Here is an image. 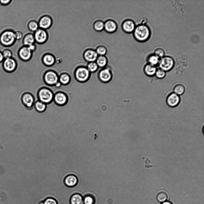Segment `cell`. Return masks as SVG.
<instances>
[{
	"label": "cell",
	"mask_w": 204,
	"mask_h": 204,
	"mask_svg": "<svg viewBox=\"0 0 204 204\" xmlns=\"http://www.w3.org/2000/svg\"><path fill=\"white\" fill-rule=\"evenodd\" d=\"M133 33L135 38L137 41L143 42L147 40L149 38L150 31L147 26L141 24L135 27Z\"/></svg>",
	"instance_id": "cell-1"
},
{
	"label": "cell",
	"mask_w": 204,
	"mask_h": 204,
	"mask_svg": "<svg viewBox=\"0 0 204 204\" xmlns=\"http://www.w3.org/2000/svg\"><path fill=\"white\" fill-rule=\"evenodd\" d=\"M16 40L15 32L12 30H6L0 35V43L5 47H10L13 45Z\"/></svg>",
	"instance_id": "cell-2"
},
{
	"label": "cell",
	"mask_w": 204,
	"mask_h": 204,
	"mask_svg": "<svg viewBox=\"0 0 204 204\" xmlns=\"http://www.w3.org/2000/svg\"><path fill=\"white\" fill-rule=\"evenodd\" d=\"M74 75L75 79L77 81L83 83L89 79L91 76V73L86 67L80 66L78 67L76 69Z\"/></svg>",
	"instance_id": "cell-3"
},
{
	"label": "cell",
	"mask_w": 204,
	"mask_h": 204,
	"mask_svg": "<svg viewBox=\"0 0 204 204\" xmlns=\"http://www.w3.org/2000/svg\"><path fill=\"white\" fill-rule=\"evenodd\" d=\"M54 96L53 92L46 88L41 89L38 93L39 100L45 104L50 103L53 100Z\"/></svg>",
	"instance_id": "cell-4"
},
{
	"label": "cell",
	"mask_w": 204,
	"mask_h": 204,
	"mask_svg": "<svg viewBox=\"0 0 204 204\" xmlns=\"http://www.w3.org/2000/svg\"><path fill=\"white\" fill-rule=\"evenodd\" d=\"M173 59L169 56H164L159 61V68L166 72L171 70L174 65Z\"/></svg>",
	"instance_id": "cell-5"
},
{
	"label": "cell",
	"mask_w": 204,
	"mask_h": 204,
	"mask_svg": "<svg viewBox=\"0 0 204 204\" xmlns=\"http://www.w3.org/2000/svg\"><path fill=\"white\" fill-rule=\"evenodd\" d=\"M35 42L39 44H42L46 42L48 38V34L46 30L39 28L33 34Z\"/></svg>",
	"instance_id": "cell-6"
},
{
	"label": "cell",
	"mask_w": 204,
	"mask_h": 204,
	"mask_svg": "<svg viewBox=\"0 0 204 204\" xmlns=\"http://www.w3.org/2000/svg\"><path fill=\"white\" fill-rule=\"evenodd\" d=\"M44 80L47 85H53L59 82V77L55 72L50 70L47 71L45 73Z\"/></svg>",
	"instance_id": "cell-7"
},
{
	"label": "cell",
	"mask_w": 204,
	"mask_h": 204,
	"mask_svg": "<svg viewBox=\"0 0 204 204\" xmlns=\"http://www.w3.org/2000/svg\"><path fill=\"white\" fill-rule=\"evenodd\" d=\"M99 80L103 83H108L111 81L112 78V74L111 70L107 68H104L101 70L98 74Z\"/></svg>",
	"instance_id": "cell-8"
},
{
	"label": "cell",
	"mask_w": 204,
	"mask_h": 204,
	"mask_svg": "<svg viewBox=\"0 0 204 204\" xmlns=\"http://www.w3.org/2000/svg\"><path fill=\"white\" fill-rule=\"evenodd\" d=\"M33 52L27 46H23L20 48L18 53L19 58L24 61L30 60L32 56Z\"/></svg>",
	"instance_id": "cell-9"
},
{
	"label": "cell",
	"mask_w": 204,
	"mask_h": 204,
	"mask_svg": "<svg viewBox=\"0 0 204 204\" xmlns=\"http://www.w3.org/2000/svg\"><path fill=\"white\" fill-rule=\"evenodd\" d=\"M4 70L8 72H12L16 68L17 63L16 60L12 57L5 59L3 62Z\"/></svg>",
	"instance_id": "cell-10"
},
{
	"label": "cell",
	"mask_w": 204,
	"mask_h": 204,
	"mask_svg": "<svg viewBox=\"0 0 204 204\" xmlns=\"http://www.w3.org/2000/svg\"><path fill=\"white\" fill-rule=\"evenodd\" d=\"M53 19L50 16H44L39 19L38 23L40 28L46 30L50 28L53 24Z\"/></svg>",
	"instance_id": "cell-11"
},
{
	"label": "cell",
	"mask_w": 204,
	"mask_h": 204,
	"mask_svg": "<svg viewBox=\"0 0 204 204\" xmlns=\"http://www.w3.org/2000/svg\"><path fill=\"white\" fill-rule=\"evenodd\" d=\"M180 101V96L174 92L169 94L167 97L166 102L167 104L171 107L177 106Z\"/></svg>",
	"instance_id": "cell-12"
},
{
	"label": "cell",
	"mask_w": 204,
	"mask_h": 204,
	"mask_svg": "<svg viewBox=\"0 0 204 204\" xmlns=\"http://www.w3.org/2000/svg\"><path fill=\"white\" fill-rule=\"evenodd\" d=\"M83 56L85 61L90 62H95L98 55L96 50L92 49H88L85 51Z\"/></svg>",
	"instance_id": "cell-13"
},
{
	"label": "cell",
	"mask_w": 204,
	"mask_h": 204,
	"mask_svg": "<svg viewBox=\"0 0 204 204\" xmlns=\"http://www.w3.org/2000/svg\"><path fill=\"white\" fill-rule=\"evenodd\" d=\"M78 180L77 177L73 174L67 175L65 178L64 182L67 187H72L76 186L78 184Z\"/></svg>",
	"instance_id": "cell-14"
},
{
	"label": "cell",
	"mask_w": 204,
	"mask_h": 204,
	"mask_svg": "<svg viewBox=\"0 0 204 204\" xmlns=\"http://www.w3.org/2000/svg\"><path fill=\"white\" fill-rule=\"evenodd\" d=\"M122 26L123 30L128 33L133 32L136 27L134 22L130 19H127L123 22Z\"/></svg>",
	"instance_id": "cell-15"
},
{
	"label": "cell",
	"mask_w": 204,
	"mask_h": 204,
	"mask_svg": "<svg viewBox=\"0 0 204 204\" xmlns=\"http://www.w3.org/2000/svg\"><path fill=\"white\" fill-rule=\"evenodd\" d=\"M53 99L57 104L63 105L66 103L68 98L64 93L59 92L54 95Z\"/></svg>",
	"instance_id": "cell-16"
},
{
	"label": "cell",
	"mask_w": 204,
	"mask_h": 204,
	"mask_svg": "<svg viewBox=\"0 0 204 204\" xmlns=\"http://www.w3.org/2000/svg\"><path fill=\"white\" fill-rule=\"evenodd\" d=\"M117 28V24L113 20H107L104 23V29L108 33H114L116 30Z\"/></svg>",
	"instance_id": "cell-17"
},
{
	"label": "cell",
	"mask_w": 204,
	"mask_h": 204,
	"mask_svg": "<svg viewBox=\"0 0 204 204\" xmlns=\"http://www.w3.org/2000/svg\"><path fill=\"white\" fill-rule=\"evenodd\" d=\"M22 101L23 104L27 107L30 108L34 104V98L30 93H26L24 94L22 97Z\"/></svg>",
	"instance_id": "cell-18"
},
{
	"label": "cell",
	"mask_w": 204,
	"mask_h": 204,
	"mask_svg": "<svg viewBox=\"0 0 204 204\" xmlns=\"http://www.w3.org/2000/svg\"><path fill=\"white\" fill-rule=\"evenodd\" d=\"M42 60L43 63L45 65L51 66L54 64L55 62V57L53 55L47 53L43 55Z\"/></svg>",
	"instance_id": "cell-19"
},
{
	"label": "cell",
	"mask_w": 204,
	"mask_h": 204,
	"mask_svg": "<svg viewBox=\"0 0 204 204\" xmlns=\"http://www.w3.org/2000/svg\"><path fill=\"white\" fill-rule=\"evenodd\" d=\"M81 195L83 198L84 204H94L95 199L93 196L91 194L86 192L81 193Z\"/></svg>",
	"instance_id": "cell-20"
},
{
	"label": "cell",
	"mask_w": 204,
	"mask_h": 204,
	"mask_svg": "<svg viewBox=\"0 0 204 204\" xmlns=\"http://www.w3.org/2000/svg\"><path fill=\"white\" fill-rule=\"evenodd\" d=\"M35 42L33 34L31 33L26 34L23 39V44L24 46L28 47L34 44Z\"/></svg>",
	"instance_id": "cell-21"
},
{
	"label": "cell",
	"mask_w": 204,
	"mask_h": 204,
	"mask_svg": "<svg viewBox=\"0 0 204 204\" xmlns=\"http://www.w3.org/2000/svg\"><path fill=\"white\" fill-rule=\"evenodd\" d=\"M157 70L156 66L149 63L145 66L144 69L145 74L149 76H152L155 75Z\"/></svg>",
	"instance_id": "cell-22"
},
{
	"label": "cell",
	"mask_w": 204,
	"mask_h": 204,
	"mask_svg": "<svg viewBox=\"0 0 204 204\" xmlns=\"http://www.w3.org/2000/svg\"><path fill=\"white\" fill-rule=\"evenodd\" d=\"M70 202L71 204H84L83 197L79 193H75L71 197Z\"/></svg>",
	"instance_id": "cell-23"
},
{
	"label": "cell",
	"mask_w": 204,
	"mask_h": 204,
	"mask_svg": "<svg viewBox=\"0 0 204 204\" xmlns=\"http://www.w3.org/2000/svg\"><path fill=\"white\" fill-rule=\"evenodd\" d=\"M96 61L98 67L103 68L106 67L108 62L107 58L105 56H99Z\"/></svg>",
	"instance_id": "cell-24"
},
{
	"label": "cell",
	"mask_w": 204,
	"mask_h": 204,
	"mask_svg": "<svg viewBox=\"0 0 204 204\" xmlns=\"http://www.w3.org/2000/svg\"><path fill=\"white\" fill-rule=\"evenodd\" d=\"M185 91V87L181 84H177L174 86V92L179 96L183 94Z\"/></svg>",
	"instance_id": "cell-25"
},
{
	"label": "cell",
	"mask_w": 204,
	"mask_h": 204,
	"mask_svg": "<svg viewBox=\"0 0 204 204\" xmlns=\"http://www.w3.org/2000/svg\"><path fill=\"white\" fill-rule=\"evenodd\" d=\"M59 81L62 84L66 85L68 84L70 81V76L67 73H63L59 77Z\"/></svg>",
	"instance_id": "cell-26"
},
{
	"label": "cell",
	"mask_w": 204,
	"mask_h": 204,
	"mask_svg": "<svg viewBox=\"0 0 204 204\" xmlns=\"http://www.w3.org/2000/svg\"><path fill=\"white\" fill-rule=\"evenodd\" d=\"M27 27L30 31L33 32H35L39 27L38 22L34 20H32L29 22Z\"/></svg>",
	"instance_id": "cell-27"
},
{
	"label": "cell",
	"mask_w": 204,
	"mask_h": 204,
	"mask_svg": "<svg viewBox=\"0 0 204 204\" xmlns=\"http://www.w3.org/2000/svg\"><path fill=\"white\" fill-rule=\"evenodd\" d=\"M93 27L96 31H102L104 29V23L101 20H97L94 22Z\"/></svg>",
	"instance_id": "cell-28"
},
{
	"label": "cell",
	"mask_w": 204,
	"mask_h": 204,
	"mask_svg": "<svg viewBox=\"0 0 204 204\" xmlns=\"http://www.w3.org/2000/svg\"><path fill=\"white\" fill-rule=\"evenodd\" d=\"M34 105L36 109L39 112L44 111L46 108V104L39 100L37 101Z\"/></svg>",
	"instance_id": "cell-29"
},
{
	"label": "cell",
	"mask_w": 204,
	"mask_h": 204,
	"mask_svg": "<svg viewBox=\"0 0 204 204\" xmlns=\"http://www.w3.org/2000/svg\"><path fill=\"white\" fill-rule=\"evenodd\" d=\"M86 68L91 73L96 72L98 70L99 67L96 62H88Z\"/></svg>",
	"instance_id": "cell-30"
},
{
	"label": "cell",
	"mask_w": 204,
	"mask_h": 204,
	"mask_svg": "<svg viewBox=\"0 0 204 204\" xmlns=\"http://www.w3.org/2000/svg\"><path fill=\"white\" fill-rule=\"evenodd\" d=\"M168 198L167 194L163 191H161L157 194V199L158 201L160 203H162L166 201Z\"/></svg>",
	"instance_id": "cell-31"
},
{
	"label": "cell",
	"mask_w": 204,
	"mask_h": 204,
	"mask_svg": "<svg viewBox=\"0 0 204 204\" xmlns=\"http://www.w3.org/2000/svg\"><path fill=\"white\" fill-rule=\"evenodd\" d=\"M159 58L155 54L150 56L148 58L149 64L155 66L159 63Z\"/></svg>",
	"instance_id": "cell-32"
},
{
	"label": "cell",
	"mask_w": 204,
	"mask_h": 204,
	"mask_svg": "<svg viewBox=\"0 0 204 204\" xmlns=\"http://www.w3.org/2000/svg\"><path fill=\"white\" fill-rule=\"evenodd\" d=\"M96 51L98 55L105 56L107 53V50L105 46L100 45L96 48Z\"/></svg>",
	"instance_id": "cell-33"
},
{
	"label": "cell",
	"mask_w": 204,
	"mask_h": 204,
	"mask_svg": "<svg viewBox=\"0 0 204 204\" xmlns=\"http://www.w3.org/2000/svg\"><path fill=\"white\" fill-rule=\"evenodd\" d=\"M166 74V72L160 68L157 69L155 74L156 77L159 79L163 78L165 76Z\"/></svg>",
	"instance_id": "cell-34"
},
{
	"label": "cell",
	"mask_w": 204,
	"mask_h": 204,
	"mask_svg": "<svg viewBox=\"0 0 204 204\" xmlns=\"http://www.w3.org/2000/svg\"><path fill=\"white\" fill-rule=\"evenodd\" d=\"M2 53L4 58L5 59L11 58L13 55L12 51L9 49H5Z\"/></svg>",
	"instance_id": "cell-35"
},
{
	"label": "cell",
	"mask_w": 204,
	"mask_h": 204,
	"mask_svg": "<svg viewBox=\"0 0 204 204\" xmlns=\"http://www.w3.org/2000/svg\"><path fill=\"white\" fill-rule=\"evenodd\" d=\"M155 55L159 58H162L164 56L165 52L164 50L161 48L157 49L154 52Z\"/></svg>",
	"instance_id": "cell-36"
},
{
	"label": "cell",
	"mask_w": 204,
	"mask_h": 204,
	"mask_svg": "<svg viewBox=\"0 0 204 204\" xmlns=\"http://www.w3.org/2000/svg\"><path fill=\"white\" fill-rule=\"evenodd\" d=\"M15 34L16 40H19L22 37L23 33L19 30H17L15 32Z\"/></svg>",
	"instance_id": "cell-37"
},
{
	"label": "cell",
	"mask_w": 204,
	"mask_h": 204,
	"mask_svg": "<svg viewBox=\"0 0 204 204\" xmlns=\"http://www.w3.org/2000/svg\"><path fill=\"white\" fill-rule=\"evenodd\" d=\"M44 204H57V203L54 199L49 198L45 200Z\"/></svg>",
	"instance_id": "cell-38"
},
{
	"label": "cell",
	"mask_w": 204,
	"mask_h": 204,
	"mask_svg": "<svg viewBox=\"0 0 204 204\" xmlns=\"http://www.w3.org/2000/svg\"><path fill=\"white\" fill-rule=\"evenodd\" d=\"M12 0H0V4L3 6H7L10 4Z\"/></svg>",
	"instance_id": "cell-39"
},
{
	"label": "cell",
	"mask_w": 204,
	"mask_h": 204,
	"mask_svg": "<svg viewBox=\"0 0 204 204\" xmlns=\"http://www.w3.org/2000/svg\"><path fill=\"white\" fill-rule=\"evenodd\" d=\"M28 47L32 52L35 51L36 49V45L35 44L29 46Z\"/></svg>",
	"instance_id": "cell-40"
},
{
	"label": "cell",
	"mask_w": 204,
	"mask_h": 204,
	"mask_svg": "<svg viewBox=\"0 0 204 204\" xmlns=\"http://www.w3.org/2000/svg\"><path fill=\"white\" fill-rule=\"evenodd\" d=\"M4 58L2 53L0 51V63L3 62Z\"/></svg>",
	"instance_id": "cell-41"
},
{
	"label": "cell",
	"mask_w": 204,
	"mask_h": 204,
	"mask_svg": "<svg viewBox=\"0 0 204 204\" xmlns=\"http://www.w3.org/2000/svg\"><path fill=\"white\" fill-rule=\"evenodd\" d=\"M62 85V84L59 81V82L54 85L56 87L59 88Z\"/></svg>",
	"instance_id": "cell-42"
},
{
	"label": "cell",
	"mask_w": 204,
	"mask_h": 204,
	"mask_svg": "<svg viewBox=\"0 0 204 204\" xmlns=\"http://www.w3.org/2000/svg\"><path fill=\"white\" fill-rule=\"evenodd\" d=\"M161 204H173L172 203L168 201H166L163 202Z\"/></svg>",
	"instance_id": "cell-43"
}]
</instances>
